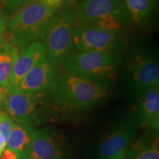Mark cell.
<instances>
[{"label": "cell", "mask_w": 159, "mask_h": 159, "mask_svg": "<svg viewBox=\"0 0 159 159\" xmlns=\"http://www.w3.org/2000/svg\"><path fill=\"white\" fill-rule=\"evenodd\" d=\"M51 89L55 102L71 109L92 106L108 94L102 85L92 80L69 72L57 77Z\"/></svg>", "instance_id": "6da1fadb"}, {"label": "cell", "mask_w": 159, "mask_h": 159, "mask_svg": "<svg viewBox=\"0 0 159 159\" xmlns=\"http://www.w3.org/2000/svg\"><path fill=\"white\" fill-rule=\"evenodd\" d=\"M80 24H89L110 30L121 31L131 17L124 0H82L74 13Z\"/></svg>", "instance_id": "3957f363"}, {"label": "cell", "mask_w": 159, "mask_h": 159, "mask_svg": "<svg viewBox=\"0 0 159 159\" xmlns=\"http://www.w3.org/2000/svg\"><path fill=\"white\" fill-rule=\"evenodd\" d=\"M131 20L135 23L144 21L153 9L156 0H124Z\"/></svg>", "instance_id": "9a60e30c"}, {"label": "cell", "mask_w": 159, "mask_h": 159, "mask_svg": "<svg viewBox=\"0 0 159 159\" xmlns=\"http://www.w3.org/2000/svg\"><path fill=\"white\" fill-rule=\"evenodd\" d=\"M46 57L45 49L41 41H36L19 51L12 71L11 82L5 91L16 88L21 80L40 60Z\"/></svg>", "instance_id": "8fae6325"}, {"label": "cell", "mask_w": 159, "mask_h": 159, "mask_svg": "<svg viewBox=\"0 0 159 159\" xmlns=\"http://www.w3.org/2000/svg\"><path fill=\"white\" fill-rule=\"evenodd\" d=\"M30 138L28 131L16 123L5 148L14 151L18 156L23 154L28 148Z\"/></svg>", "instance_id": "2e32d148"}, {"label": "cell", "mask_w": 159, "mask_h": 159, "mask_svg": "<svg viewBox=\"0 0 159 159\" xmlns=\"http://www.w3.org/2000/svg\"><path fill=\"white\" fill-rule=\"evenodd\" d=\"M80 0H64V2H63V7H65V9L68 10L71 7H75L80 2Z\"/></svg>", "instance_id": "603a6c76"}, {"label": "cell", "mask_w": 159, "mask_h": 159, "mask_svg": "<svg viewBox=\"0 0 159 159\" xmlns=\"http://www.w3.org/2000/svg\"><path fill=\"white\" fill-rule=\"evenodd\" d=\"M3 90L4 89L0 88V106H1L2 102V100L4 99V97H5V94H4Z\"/></svg>", "instance_id": "d4e9b609"}, {"label": "cell", "mask_w": 159, "mask_h": 159, "mask_svg": "<svg viewBox=\"0 0 159 159\" xmlns=\"http://www.w3.org/2000/svg\"><path fill=\"white\" fill-rule=\"evenodd\" d=\"M19 54V47L11 41L0 46V88L6 90L11 82L12 71Z\"/></svg>", "instance_id": "5bb4252c"}, {"label": "cell", "mask_w": 159, "mask_h": 159, "mask_svg": "<svg viewBox=\"0 0 159 159\" xmlns=\"http://www.w3.org/2000/svg\"><path fill=\"white\" fill-rule=\"evenodd\" d=\"M0 159H1V157H0Z\"/></svg>", "instance_id": "4316f807"}, {"label": "cell", "mask_w": 159, "mask_h": 159, "mask_svg": "<svg viewBox=\"0 0 159 159\" xmlns=\"http://www.w3.org/2000/svg\"><path fill=\"white\" fill-rule=\"evenodd\" d=\"M6 144H7V142H6L5 139H4V137L0 134V156H1L4 149L5 148Z\"/></svg>", "instance_id": "cb8c5ba5"}, {"label": "cell", "mask_w": 159, "mask_h": 159, "mask_svg": "<svg viewBox=\"0 0 159 159\" xmlns=\"http://www.w3.org/2000/svg\"><path fill=\"white\" fill-rule=\"evenodd\" d=\"M134 129L130 127H122L102 141L100 144V154L104 159H109L119 154L125 153L134 136Z\"/></svg>", "instance_id": "4fadbf2b"}, {"label": "cell", "mask_w": 159, "mask_h": 159, "mask_svg": "<svg viewBox=\"0 0 159 159\" xmlns=\"http://www.w3.org/2000/svg\"><path fill=\"white\" fill-rule=\"evenodd\" d=\"M7 16L0 14V46L4 43L5 35L7 32Z\"/></svg>", "instance_id": "ffe728a7"}, {"label": "cell", "mask_w": 159, "mask_h": 159, "mask_svg": "<svg viewBox=\"0 0 159 159\" xmlns=\"http://www.w3.org/2000/svg\"><path fill=\"white\" fill-rule=\"evenodd\" d=\"M47 91L34 94L13 90L5 91L4 101L10 116L26 130L39 125L41 111L47 100Z\"/></svg>", "instance_id": "52a82bcc"}, {"label": "cell", "mask_w": 159, "mask_h": 159, "mask_svg": "<svg viewBox=\"0 0 159 159\" xmlns=\"http://www.w3.org/2000/svg\"><path fill=\"white\" fill-rule=\"evenodd\" d=\"M129 159H159L158 148L154 147L139 150Z\"/></svg>", "instance_id": "d6986e66"}, {"label": "cell", "mask_w": 159, "mask_h": 159, "mask_svg": "<svg viewBox=\"0 0 159 159\" xmlns=\"http://www.w3.org/2000/svg\"><path fill=\"white\" fill-rule=\"evenodd\" d=\"M1 159H18V156L14 151L5 148L2 152Z\"/></svg>", "instance_id": "7402d4cb"}, {"label": "cell", "mask_w": 159, "mask_h": 159, "mask_svg": "<svg viewBox=\"0 0 159 159\" xmlns=\"http://www.w3.org/2000/svg\"><path fill=\"white\" fill-rule=\"evenodd\" d=\"M138 102L139 124L151 127L156 130L159 125L158 86L140 90Z\"/></svg>", "instance_id": "7c38bea8"}, {"label": "cell", "mask_w": 159, "mask_h": 159, "mask_svg": "<svg viewBox=\"0 0 159 159\" xmlns=\"http://www.w3.org/2000/svg\"><path fill=\"white\" fill-rule=\"evenodd\" d=\"M127 71L133 85L139 91L158 86V63L148 55H134L128 63Z\"/></svg>", "instance_id": "30bf717a"}, {"label": "cell", "mask_w": 159, "mask_h": 159, "mask_svg": "<svg viewBox=\"0 0 159 159\" xmlns=\"http://www.w3.org/2000/svg\"><path fill=\"white\" fill-rule=\"evenodd\" d=\"M35 0H0V14L7 16L19 11Z\"/></svg>", "instance_id": "e0dca14e"}, {"label": "cell", "mask_w": 159, "mask_h": 159, "mask_svg": "<svg viewBox=\"0 0 159 159\" xmlns=\"http://www.w3.org/2000/svg\"><path fill=\"white\" fill-rule=\"evenodd\" d=\"M35 2H39L47 5V7H50L53 11L59 9L63 6L64 0H35Z\"/></svg>", "instance_id": "44dd1931"}, {"label": "cell", "mask_w": 159, "mask_h": 159, "mask_svg": "<svg viewBox=\"0 0 159 159\" xmlns=\"http://www.w3.org/2000/svg\"><path fill=\"white\" fill-rule=\"evenodd\" d=\"M30 142L27 150L18 159H61L63 152L60 139L44 130H27Z\"/></svg>", "instance_id": "9c48e42d"}, {"label": "cell", "mask_w": 159, "mask_h": 159, "mask_svg": "<svg viewBox=\"0 0 159 159\" xmlns=\"http://www.w3.org/2000/svg\"><path fill=\"white\" fill-rule=\"evenodd\" d=\"M127 40L121 31L80 24L75 27L73 48L77 51L108 52L118 54L126 47Z\"/></svg>", "instance_id": "8992f818"}, {"label": "cell", "mask_w": 159, "mask_h": 159, "mask_svg": "<svg viewBox=\"0 0 159 159\" xmlns=\"http://www.w3.org/2000/svg\"><path fill=\"white\" fill-rule=\"evenodd\" d=\"M57 78L56 65L45 57L29 71L13 90L29 94L44 92L52 88Z\"/></svg>", "instance_id": "ba28073f"}, {"label": "cell", "mask_w": 159, "mask_h": 159, "mask_svg": "<svg viewBox=\"0 0 159 159\" xmlns=\"http://www.w3.org/2000/svg\"><path fill=\"white\" fill-rule=\"evenodd\" d=\"M75 17L65 11L53 16L44 32L41 41L46 57L55 65H60L71 54Z\"/></svg>", "instance_id": "277c9868"}, {"label": "cell", "mask_w": 159, "mask_h": 159, "mask_svg": "<svg viewBox=\"0 0 159 159\" xmlns=\"http://www.w3.org/2000/svg\"><path fill=\"white\" fill-rule=\"evenodd\" d=\"M118 54L108 52L77 51L65 60L64 67L67 72L87 78L114 79L118 66Z\"/></svg>", "instance_id": "5b68a950"}, {"label": "cell", "mask_w": 159, "mask_h": 159, "mask_svg": "<svg viewBox=\"0 0 159 159\" xmlns=\"http://www.w3.org/2000/svg\"><path fill=\"white\" fill-rule=\"evenodd\" d=\"M16 123L8 114L5 112H0V134L4 137L6 142L8 141Z\"/></svg>", "instance_id": "ac0fdd59"}, {"label": "cell", "mask_w": 159, "mask_h": 159, "mask_svg": "<svg viewBox=\"0 0 159 159\" xmlns=\"http://www.w3.org/2000/svg\"><path fill=\"white\" fill-rule=\"evenodd\" d=\"M125 153H122V154H119L118 156L113 157V158H111L109 159H125Z\"/></svg>", "instance_id": "484cf974"}, {"label": "cell", "mask_w": 159, "mask_h": 159, "mask_svg": "<svg viewBox=\"0 0 159 159\" xmlns=\"http://www.w3.org/2000/svg\"><path fill=\"white\" fill-rule=\"evenodd\" d=\"M55 14V11L39 2L26 5L7 21L10 41L23 48L34 41H41Z\"/></svg>", "instance_id": "7a4b0ae2"}]
</instances>
